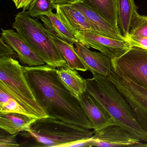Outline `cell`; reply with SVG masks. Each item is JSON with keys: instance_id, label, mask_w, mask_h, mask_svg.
Instances as JSON below:
<instances>
[{"instance_id": "8", "label": "cell", "mask_w": 147, "mask_h": 147, "mask_svg": "<svg viewBox=\"0 0 147 147\" xmlns=\"http://www.w3.org/2000/svg\"><path fill=\"white\" fill-rule=\"evenodd\" d=\"M75 36L78 42L88 49L98 50L111 60L120 57L131 47L126 40L111 38L92 31L76 32Z\"/></svg>"}, {"instance_id": "5", "label": "cell", "mask_w": 147, "mask_h": 147, "mask_svg": "<svg viewBox=\"0 0 147 147\" xmlns=\"http://www.w3.org/2000/svg\"><path fill=\"white\" fill-rule=\"evenodd\" d=\"M26 136L34 138L40 146L61 147L63 144L82 139L91 138L94 131L53 118L37 119Z\"/></svg>"}, {"instance_id": "23", "label": "cell", "mask_w": 147, "mask_h": 147, "mask_svg": "<svg viewBox=\"0 0 147 147\" xmlns=\"http://www.w3.org/2000/svg\"><path fill=\"white\" fill-rule=\"evenodd\" d=\"M129 36L147 37V16L140 15L137 12L135 13L130 29Z\"/></svg>"}, {"instance_id": "27", "label": "cell", "mask_w": 147, "mask_h": 147, "mask_svg": "<svg viewBox=\"0 0 147 147\" xmlns=\"http://www.w3.org/2000/svg\"><path fill=\"white\" fill-rule=\"evenodd\" d=\"M92 139L90 138L80 139L78 141L71 142L63 144L61 147H92Z\"/></svg>"}, {"instance_id": "15", "label": "cell", "mask_w": 147, "mask_h": 147, "mask_svg": "<svg viewBox=\"0 0 147 147\" xmlns=\"http://www.w3.org/2000/svg\"><path fill=\"white\" fill-rule=\"evenodd\" d=\"M36 119L24 114L9 113L0 115V128L11 135L28 131Z\"/></svg>"}, {"instance_id": "19", "label": "cell", "mask_w": 147, "mask_h": 147, "mask_svg": "<svg viewBox=\"0 0 147 147\" xmlns=\"http://www.w3.org/2000/svg\"><path fill=\"white\" fill-rule=\"evenodd\" d=\"M51 35L58 50L69 67L82 72L88 70L76 51L74 46H72L52 33H51Z\"/></svg>"}, {"instance_id": "30", "label": "cell", "mask_w": 147, "mask_h": 147, "mask_svg": "<svg viewBox=\"0 0 147 147\" xmlns=\"http://www.w3.org/2000/svg\"><path fill=\"white\" fill-rule=\"evenodd\" d=\"M13 1V3H14V4H16V0H12Z\"/></svg>"}, {"instance_id": "26", "label": "cell", "mask_w": 147, "mask_h": 147, "mask_svg": "<svg viewBox=\"0 0 147 147\" xmlns=\"http://www.w3.org/2000/svg\"><path fill=\"white\" fill-rule=\"evenodd\" d=\"M126 40L129 43L131 47H139L147 50V37L129 36Z\"/></svg>"}, {"instance_id": "2", "label": "cell", "mask_w": 147, "mask_h": 147, "mask_svg": "<svg viewBox=\"0 0 147 147\" xmlns=\"http://www.w3.org/2000/svg\"><path fill=\"white\" fill-rule=\"evenodd\" d=\"M86 79V92L93 97L111 115L117 125L123 127L147 142V134L139 124L126 99L107 77L93 74Z\"/></svg>"}, {"instance_id": "9", "label": "cell", "mask_w": 147, "mask_h": 147, "mask_svg": "<svg viewBox=\"0 0 147 147\" xmlns=\"http://www.w3.org/2000/svg\"><path fill=\"white\" fill-rule=\"evenodd\" d=\"M92 146L101 147L136 146L140 140L123 127L111 125L99 130L94 131Z\"/></svg>"}, {"instance_id": "4", "label": "cell", "mask_w": 147, "mask_h": 147, "mask_svg": "<svg viewBox=\"0 0 147 147\" xmlns=\"http://www.w3.org/2000/svg\"><path fill=\"white\" fill-rule=\"evenodd\" d=\"M22 67L17 59L0 57V87L16 99L36 119L49 117L37 100Z\"/></svg>"}, {"instance_id": "16", "label": "cell", "mask_w": 147, "mask_h": 147, "mask_svg": "<svg viewBox=\"0 0 147 147\" xmlns=\"http://www.w3.org/2000/svg\"><path fill=\"white\" fill-rule=\"evenodd\" d=\"M57 73L66 87L79 100L86 91V80L76 70L70 68L68 66L59 67L57 69Z\"/></svg>"}, {"instance_id": "1", "label": "cell", "mask_w": 147, "mask_h": 147, "mask_svg": "<svg viewBox=\"0 0 147 147\" xmlns=\"http://www.w3.org/2000/svg\"><path fill=\"white\" fill-rule=\"evenodd\" d=\"M22 67L37 100L49 117L93 129L80 100L63 84L55 68L46 64Z\"/></svg>"}, {"instance_id": "6", "label": "cell", "mask_w": 147, "mask_h": 147, "mask_svg": "<svg viewBox=\"0 0 147 147\" xmlns=\"http://www.w3.org/2000/svg\"><path fill=\"white\" fill-rule=\"evenodd\" d=\"M112 63L115 73L147 89V50L131 47Z\"/></svg>"}, {"instance_id": "14", "label": "cell", "mask_w": 147, "mask_h": 147, "mask_svg": "<svg viewBox=\"0 0 147 147\" xmlns=\"http://www.w3.org/2000/svg\"><path fill=\"white\" fill-rule=\"evenodd\" d=\"M56 11L60 19L74 35L78 31H93L85 16L73 4L57 5Z\"/></svg>"}, {"instance_id": "11", "label": "cell", "mask_w": 147, "mask_h": 147, "mask_svg": "<svg viewBox=\"0 0 147 147\" xmlns=\"http://www.w3.org/2000/svg\"><path fill=\"white\" fill-rule=\"evenodd\" d=\"M75 50L87 70L92 74H99L105 77L112 69V60L102 53L92 51L78 42L75 44Z\"/></svg>"}, {"instance_id": "21", "label": "cell", "mask_w": 147, "mask_h": 147, "mask_svg": "<svg viewBox=\"0 0 147 147\" xmlns=\"http://www.w3.org/2000/svg\"><path fill=\"white\" fill-rule=\"evenodd\" d=\"M9 113H21L36 119L31 113L25 109L16 99L2 88L0 87V115Z\"/></svg>"}, {"instance_id": "29", "label": "cell", "mask_w": 147, "mask_h": 147, "mask_svg": "<svg viewBox=\"0 0 147 147\" xmlns=\"http://www.w3.org/2000/svg\"><path fill=\"white\" fill-rule=\"evenodd\" d=\"M80 0H54V2L56 5H66V4H73L80 1Z\"/></svg>"}, {"instance_id": "18", "label": "cell", "mask_w": 147, "mask_h": 147, "mask_svg": "<svg viewBox=\"0 0 147 147\" xmlns=\"http://www.w3.org/2000/svg\"><path fill=\"white\" fill-rule=\"evenodd\" d=\"M39 18L46 29L60 39L72 46L78 42L75 35L63 23L56 13L52 12L49 15L41 16Z\"/></svg>"}, {"instance_id": "13", "label": "cell", "mask_w": 147, "mask_h": 147, "mask_svg": "<svg viewBox=\"0 0 147 147\" xmlns=\"http://www.w3.org/2000/svg\"><path fill=\"white\" fill-rule=\"evenodd\" d=\"M73 5L85 16L94 32L114 39L126 40L121 36L117 28L106 20L83 0H80Z\"/></svg>"}, {"instance_id": "24", "label": "cell", "mask_w": 147, "mask_h": 147, "mask_svg": "<svg viewBox=\"0 0 147 147\" xmlns=\"http://www.w3.org/2000/svg\"><path fill=\"white\" fill-rule=\"evenodd\" d=\"M5 57L17 59L18 58V54L15 51L4 41L1 36L0 38V57Z\"/></svg>"}, {"instance_id": "7", "label": "cell", "mask_w": 147, "mask_h": 147, "mask_svg": "<svg viewBox=\"0 0 147 147\" xmlns=\"http://www.w3.org/2000/svg\"><path fill=\"white\" fill-rule=\"evenodd\" d=\"M107 77L128 101L138 123L147 134V89L118 74L113 69Z\"/></svg>"}, {"instance_id": "22", "label": "cell", "mask_w": 147, "mask_h": 147, "mask_svg": "<svg viewBox=\"0 0 147 147\" xmlns=\"http://www.w3.org/2000/svg\"><path fill=\"white\" fill-rule=\"evenodd\" d=\"M57 5L54 0H33L29 6L28 13L32 18L47 16L56 9Z\"/></svg>"}, {"instance_id": "28", "label": "cell", "mask_w": 147, "mask_h": 147, "mask_svg": "<svg viewBox=\"0 0 147 147\" xmlns=\"http://www.w3.org/2000/svg\"><path fill=\"white\" fill-rule=\"evenodd\" d=\"M33 0H16L15 4L17 9H23V11H26Z\"/></svg>"}, {"instance_id": "17", "label": "cell", "mask_w": 147, "mask_h": 147, "mask_svg": "<svg viewBox=\"0 0 147 147\" xmlns=\"http://www.w3.org/2000/svg\"><path fill=\"white\" fill-rule=\"evenodd\" d=\"M137 12L134 0H118L117 26L119 33L125 40L129 37L133 16Z\"/></svg>"}, {"instance_id": "20", "label": "cell", "mask_w": 147, "mask_h": 147, "mask_svg": "<svg viewBox=\"0 0 147 147\" xmlns=\"http://www.w3.org/2000/svg\"><path fill=\"white\" fill-rule=\"evenodd\" d=\"M83 1L106 20L118 29L117 26L118 0Z\"/></svg>"}, {"instance_id": "25", "label": "cell", "mask_w": 147, "mask_h": 147, "mask_svg": "<svg viewBox=\"0 0 147 147\" xmlns=\"http://www.w3.org/2000/svg\"><path fill=\"white\" fill-rule=\"evenodd\" d=\"M18 134L4 135L2 133L0 136V147H17L20 145L16 141V136Z\"/></svg>"}, {"instance_id": "10", "label": "cell", "mask_w": 147, "mask_h": 147, "mask_svg": "<svg viewBox=\"0 0 147 147\" xmlns=\"http://www.w3.org/2000/svg\"><path fill=\"white\" fill-rule=\"evenodd\" d=\"M1 36L18 54L21 63L29 67L45 64L42 58L26 43L18 32L13 30L1 29Z\"/></svg>"}, {"instance_id": "12", "label": "cell", "mask_w": 147, "mask_h": 147, "mask_svg": "<svg viewBox=\"0 0 147 147\" xmlns=\"http://www.w3.org/2000/svg\"><path fill=\"white\" fill-rule=\"evenodd\" d=\"M79 100L92 125L94 130H99L108 125H116L111 115L86 92L82 94Z\"/></svg>"}, {"instance_id": "3", "label": "cell", "mask_w": 147, "mask_h": 147, "mask_svg": "<svg viewBox=\"0 0 147 147\" xmlns=\"http://www.w3.org/2000/svg\"><path fill=\"white\" fill-rule=\"evenodd\" d=\"M13 28L45 64L55 68L68 66L54 42L51 32L43 24L31 17L28 12L23 11L17 13Z\"/></svg>"}]
</instances>
